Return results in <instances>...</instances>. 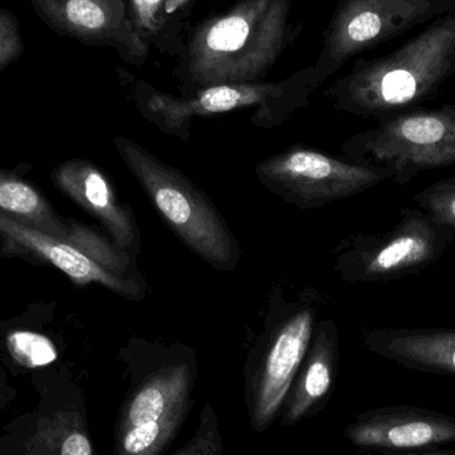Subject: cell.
Wrapping results in <instances>:
<instances>
[{
    "label": "cell",
    "mask_w": 455,
    "mask_h": 455,
    "mask_svg": "<svg viewBox=\"0 0 455 455\" xmlns=\"http://www.w3.org/2000/svg\"><path fill=\"white\" fill-rule=\"evenodd\" d=\"M0 257H21L27 261L55 267L72 283H99L130 301H141L148 293L147 283L123 277L88 256L68 238H59L18 223L0 213Z\"/></svg>",
    "instance_id": "8fae6325"
},
{
    "label": "cell",
    "mask_w": 455,
    "mask_h": 455,
    "mask_svg": "<svg viewBox=\"0 0 455 455\" xmlns=\"http://www.w3.org/2000/svg\"><path fill=\"white\" fill-rule=\"evenodd\" d=\"M355 448L411 451L455 443V419L417 406H382L358 414L344 430Z\"/></svg>",
    "instance_id": "7c38bea8"
},
{
    "label": "cell",
    "mask_w": 455,
    "mask_h": 455,
    "mask_svg": "<svg viewBox=\"0 0 455 455\" xmlns=\"http://www.w3.org/2000/svg\"><path fill=\"white\" fill-rule=\"evenodd\" d=\"M172 455H224L220 422L212 403L203 406L194 435Z\"/></svg>",
    "instance_id": "ffe728a7"
},
{
    "label": "cell",
    "mask_w": 455,
    "mask_h": 455,
    "mask_svg": "<svg viewBox=\"0 0 455 455\" xmlns=\"http://www.w3.org/2000/svg\"><path fill=\"white\" fill-rule=\"evenodd\" d=\"M341 156L393 171L392 181L408 186L422 171L455 164V106L411 108L345 141Z\"/></svg>",
    "instance_id": "8992f818"
},
{
    "label": "cell",
    "mask_w": 455,
    "mask_h": 455,
    "mask_svg": "<svg viewBox=\"0 0 455 455\" xmlns=\"http://www.w3.org/2000/svg\"><path fill=\"white\" fill-rule=\"evenodd\" d=\"M7 347L11 355L27 368L50 365L58 358L53 342L35 331H11L7 336Z\"/></svg>",
    "instance_id": "ac0fdd59"
},
{
    "label": "cell",
    "mask_w": 455,
    "mask_h": 455,
    "mask_svg": "<svg viewBox=\"0 0 455 455\" xmlns=\"http://www.w3.org/2000/svg\"><path fill=\"white\" fill-rule=\"evenodd\" d=\"M320 84L315 69H305L280 83L223 84L195 91L183 98L160 92L146 83L131 88L136 108L163 133L188 141L194 117L213 116L256 107L251 122L259 128L283 124Z\"/></svg>",
    "instance_id": "5b68a950"
},
{
    "label": "cell",
    "mask_w": 455,
    "mask_h": 455,
    "mask_svg": "<svg viewBox=\"0 0 455 455\" xmlns=\"http://www.w3.org/2000/svg\"><path fill=\"white\" fill-rule=\"evenodd\" d=\"M117 154L139 181L162 220L181 243L213 269L233 272L241 246L220 211L178 168L157 159L131 139H114Z\"/></svg>",
    "instance_id": "277c9868"
},
{
    "label": "cell",
    "mask_w": 455,
    "mask_h": 455,
    "mask_svg": "<svg viewBox=\"0 0 455 455\" xmlns=\"http://www.w3.org/2000/svg\"><path fill=\"white\" fill-rule=\"evenodd\" d=\"M24 52V39L19 19L0 8V71L15 63Z\"/></svg>",
    "instance_id": "44dd1931"
},
{
    "label": "cell",
    "mask_w": 455,
    "mask_h": 455,
    "mask_svg": "<svg viewBox=\"0 0 455 455\" xmlns=\"http://www.w3.org/2000/svg\"><path fill=\"white\" fill-rule=\"evenodd\" d=\"M381 455H455V451H443L438 446L432 448L411 449V451H379Z\"/></svg>",
    "instance_id": "cb8c5ba5"
},
{
    "label": "cell",
    "mask_w": 455,
    "mask_h": 455,
    "mask_svg": "<svg viewBox=\"0 0 455 455\" xmlns=\"http://www.w3.org/2000/svg\"><path fill=\"white\" fill-rule=\"evenodd\" d=\"M454 241V229L435 223L419 207H405L389 232L353 237L334 267L347 283H389L427 269Z\"/></svg>",
    "instance_id": "ba28073f"
},
{
    "label": "cell",
    "mask_w": 455,
    "mask_h": 455,
    "mask_svg": "<svg viewBox=\"0 0 455 455\" xmlns=\"http://www.w3.org/2000/svg\"><path fill=\"white\" fill-rule=\"evenodd\" d=\"M51 178L59 191L100 221L115 245L138 259L141 235L135 213L119 202L111 179L100 168L88 160H68L59 164Z\"/></svg>",
    "instance_id": "5bb4252c"
},
{
    "label": "cell",
    "mask_w": 455,
    "mask_h": 455,
    "mask_svg": "<svg viewBox=\"0 0 455 455\" xmlns=\"http://www.w3.org/2000/svg\"><path fill=\"white\" fill-rule=\"evenodd\" d=\"M454 72L455 15H449L392 55L355 67L328 95L339 111L379 123L427 100Z\"/></svg>",
    "instance_id": "3957f363"
},
{
    "label": "cell",
    "mask_w": 455,
    "mask_h": 455,
    "mask_svg": "<svg viewBox=\"0 0 455 455\" xmlns=\"http://www.w3.org/2000/svg\"><path fill=\"white\" fill-rule=\"evenodd\" d=\"M435 10V0H347L334 19L315 72L320 83L363 48L416 26Z\"/></svg>",
    "instance_id": "30bf717a"
},
{
    "label": "cell",
    "mask_w": 455,
    "mask_h": 455,
    "mask_svg": "<svg viewBox=\"0 0 455 455\" xmlns=\"http://www.w3.org/2000/svg\"><path fill=\"white\" fill-rule=\"evenodd\" d=\"M191 0H165L164 5H163L162 16H160V28L164 24V20H167L171 16H175Z\"/></svg>",
    "instance_id": "d4e9b609"
},
{
    "label": "cell",
    "mask_w": 455,
    "mask_h": 455,
    "mask_svg": "<svg viewBox=\"0 0 455 455\" xmlns=\"http://www.w3.org/2000/svg\"><path fill=\"white\" fill-rule=\"evenodd\" d=\"M130 19L133 31L141 40L154 36L160 29V16L165 0H130Z\"/></svg>",
    "instance_id": "7402d4cb"
},
{
    "label": "cell",
    "mask_w": 455,
    "mask_h": 455,
    "mask_svg": "<svg viewBox=\"0 0 455 455\" xmlns=\"http://www.w3.org/2000/svg\"><path fill=\"white\" fill-rule=\"evenodd\" d=\"M130 387L115 425L114 455H164L195 406V347L133 339L124 350Z\"/></svg>",
    "instance_id": "6da1fadb"
},
{
    "label": "cell",
    "mask_w": 455,
    "mask_h": 455,
    "mask_svg": "<svg viewBox=\"0 0 455 455\" xmlns=\"http://www.w3.org/2000/svg\"><path fill=\"white\" fill-rule=\"evenodd\" d=\"M291 0H243L195 29L179 71L183 93L261 83L291 37Z\"/></svg>",
    "instance_id": "7a4b0ae2"
},
{
    "label": "cell",
    "mask_w": 455,
    "mask_h": 455,
    "mask_svg": "<svg viewBox=\"0 0 455 455\" xmlns=\"http://www.w3.org/2000/svg\"><path fill=\"white\" fill-rule=\"evenodd\" d=\"M256 176L278 199L299 210H315L392 180L395 173L297 144L257 163Z\"/></svg>",
    "instance_id": "9c48e42d"
},
{
    "label": "cell",
    "mask_w": 455,
    "mask_h": 455,
    "mask_svg": "<svg viewBox=\"0 0 455 455\" xmlns=\"http://www.w3.org/2000/svg\"><path fill=\"white\" fill-rule=\"evenodd\" d=\"M60 455H95L87 433L84 430L72 432L64 441Z\"/></svg>",
    "instance_id": "603a6c76"
},
{
    "label": "cell",
    "mask_w": 455,
    "mask_h": 455,
    "mask_svg": "<svg viewBox=\"0 0 455 455\" xmlns=\"http://www.w3.org/2000/svg\"><path fill=\"white\" fill-rule=\"evenodd\" d=\"M317 323V310L294 302L269 312L243 365V401L249 427L265 433L280 416Z\"/></svg>",
    "instance_id": "52a82bcc"
},
{
    "label": "cell",
    "mask_w": 455,
    "mask_h": 455,
    "mask_svg": "<svg viewBox=\"0 0 455 455\" xmlns=\"http://www.w3.org/2000/svg\"><path fill=\"white\" fill-rule=\"evenodd\" d=\"M413 202L435 223L455 230V175L430 184Z\"/></svg>",
    "instance_id": "d6986e66"
},
{
    "label": "cell",
    "mask_w": 455,
    "mask_h": 455,
    "mask_svg": "<svg viewBox=\"0 0 455 455\" xmlns=\"http://www.w3.org/2000/svg\"><path fill=\"white\" fill-rule=\"evenodd\" d=\"M0 213L55 237L71 235L69 219L61 218L34 184L4 170H0Z\"/></svg>",
    "instance_id": "e0dca14e"
},
{
    "label": "cell",
    "mask_w": 455,
    "mask_h": 455,
    "mask_svg": "<svg viewBox=\"0 0 455 455\" xmlns=\"http://www.w3.org/2000/svg\"><path fill=\"white\" fill-rule=\"evenodd\" d=\"M339 365V337L331 318L317 321L304 361L286 395L278 421L293 427L304 419L318 416L328 406Z\"/></svg>",
    "instance_id": "9a60e30c"
},
{
    "label": "cell",
    "mask_w": 455,
    "mask_h": 455,
    "mask_svg": "<svg viewBox=\"0 0 455 455\" xmlns=\"http://www.w3.org/2000/svg\"><path fill=\"white\" fill-rule=\"evenodd\" d=\"M363 345L405 368L455 377V329H373Z\"/></svg>",
    "instance_id": "2e32d148"
},
{
    "label": "cell",
    "mask_w": 455,
    "mask_h": 455,
    "mask_svg": "<svg viewBox=\"0 0 455 455\" xmlns=\"http://www.w3.org/2000/svg\"><path fill=\"white\" fill-rule=\"evenodd\" d=\"M40 20L61 36L112 45L132 59L146 52L133 31L124 0H28Z\"/></svg>",
    "instance_id": "4fadbf2b"
}]
</instances>
